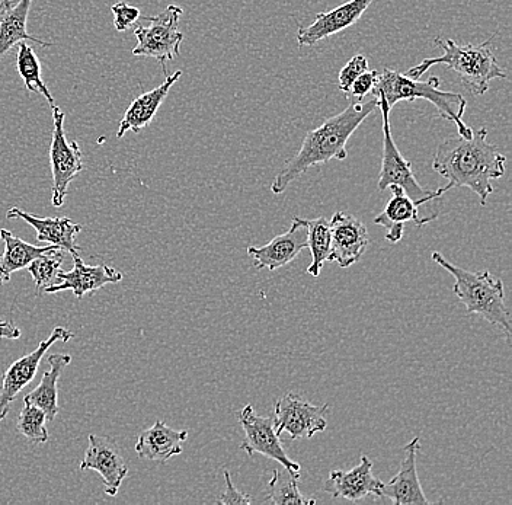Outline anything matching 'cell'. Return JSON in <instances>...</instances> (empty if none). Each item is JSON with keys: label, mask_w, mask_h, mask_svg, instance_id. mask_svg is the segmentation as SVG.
<instances>
[{"label": "cell", "mask_w": 512, "mask_h": 505, "mask_svg": "<svg viewBox=\"0 0 512 505\" xmlns=\"http://www.w3.org/2000/svg\"><path fill=\"white\" fill-rule=\"evenodd\" d=\"M12 2H14V0H0V18L5 14L6 9L12 5Z\"/></svg>", "instance_id": "obj_36"}, {"label": "cell", "mask_w": 512, "mask_h": 505, "mask_svg": "<svg viewBox=\"0 0 512 505\" xmlns=\"http://www.w3.org/2000/svg\"><path fill=\"white\" fill-rule=\"evenodd\" d=\"M377 99H379V110L382 111L383 117L382 169H380L377 190L386 191L392 185L399 187L418 207V220L415 225L422 228L440 217L441 209L438 200L450 190L447 185L437 188V190H428L419 184L414 171H412V163L406 161L405 156L400 153L399 147L393 140L390 108L387 107L383 98L377 97Z\"/></svg>", "instance_id": "obj_6"}, {"label": "cell", "mask_w": 512, "mask_h": 505, "mask_svg": "<svg viewBox=\"0 0 512 505\" xmlns=\"http://www.w3.org/2000/svg\"><path fill=\"white\" fill-rule=\"evenodd\" d=\"M368 70V59L364 54H355L350 62L347 63L344 67H342L341 72L338 75V88L339 91L345 92L348 94L350 91L352 83H354L355 79L358 76L363 75L364 72Z\"/></svg>", "instance_id": "obj_31"}, {"label": "cell", "mask_w": 512, "mask_h": 505, "mask_svg": "<svg viewBox=\"0 0 512 505\" xmlns=\"http://www.w3.org/2000/svg\"><path fill=\"white\" fill-rule=\"evenodd\" d=\"M111 11L114 14V27L117 31H126L133 27L142 15L139 8L128 5L126 2L115 3Z\"/></svg>", "instance_id": "obj_32"}, {"label": "cell", "mask_w": 512, "mask_h": 505, "mask_svg": "<svg viewBox=\"0 0 512 505\" xmlns=\"http://www.w3.org/2000/svg\"><path fill=\"white\" fill-rule=\"evenodd\" d=\"M6 217L25 220L37 232L40 244L56 245L62 251L78 254L80 246L76 245V236L82 230V225L73 223L69 217H37L19 207L8 210Z\"/></svg>", "instance_id": "obj_19"}, {"label": "cell", "mask_w": 512, "mask_h": 505, "mask_svg": "<svg viewBox=\"0 0 512 505\" xmlns=\"http://www.w3.org/2000/svg\"><path fill=\"white\" fill-rule=\"evenodd\" d=\"M182 14H184L182 8L169 5L156 17L146 18L149 24L139 25L134 30V35L139 41L133 49L134 56L152 57L158 60L163 67V72L166 73V63L172 62L181 54L184 34L179 31V19Z\"/></svg>", "instance_id": "obj_7"}, {"label": "cell", "mask_w": 512, "mask_h": 505, "mask_svg": "<svg viewBox=\"0 0 512 505\" xmlns=\"http://www.w3.org/2000/svg\"><path fill=\"white\" fill-rule=\"evenodd\" d=\"M72 363L69 354H51L48 357L50 370L41 377L40 385L25 395L24 402H30L46 414L48 423H53L59 414V380L63 370Z\"/></svg>", "instance_id": "obj_22"}, {"label": "cell", "mask_w": 512, "mask_h": 505, "mask_svg": "<svg viewBox=\"0 0 512 505\" xmlns=\"http://www.w3.org/2000/svg\"><path fill=\"white\" fill-rule=\"evenodd\" d=\"M482 44H457L450 38L435 37L434 44L443 50L438 57L422 60L419 65L411 67L406 76L419 79L432 66L444 65L450 67L463 79L464 85L476 97H482L489 91V83L494 79H507V73L499 66L495 57L494 38Z\"/></svg>", "instance_id": "obj_3"}, {"label": "cell", "mask_w": 512, "mask_h": 505, "mask_svg": "<svg viewBox=\"0 0 512 505\" xmlns=\"http://www.w3.org/2000/svg\"><path fill=\"white\" fill-rule=\"evenodd\" d=\"M64 260L63 252L51 251L41 255L37 260L28 265L32 280H34L37 296L46 292L48 287L57 286L62 283L60 273H62V264Z\"/></svg>", "instance_id": "obj_29"}, {"label": "cell", "mask_w": 512, "mask_h": 505, "mask_svg": "<svg viewBox=\"0 0 512 505\" xmlns=\"http://www.w3.org/2000/svg\"><path fill=\"white\" fill-rule=\"evenodd\" d=\"M302 476L294 475L288 472L286 468L277 469L272 475V479L265 488L264 503L274 505H312L316 504V500L304 498L299 489V481Z\"/></svg>", "instance_id": "obj_27"}, {"label": "cell", "mask_w": 512, "mask_h": 505, "mask_svg": "<svg viewBox=\"0 0 512 505\" xmlns=\"http://www.w3.org/2000/svg\"><path fill=\"white\" fill-rule=\"evenodd\" d=\"M432 261L454 277L453 293L463 303L469 315H479L489 324L498 326L511 341V312L505 303L501 278L489 271H467L447 260L440 252H432Z\"/></svg>", "instance_id": "obj_4"}, {"label": "cell", "mask_w": 512, "mask_h": 505, "mask_svg": "<svg viewBox=\"0 0 512 505\" xmlns=\"http://www.w3.org/2000/svg\"><path fill=\"white\" fill-rule=\"evenodd\" d=\"M393 196L382 213L374 217L373 222L387 230L386 241L398 244L405 233V223L418 220V207L399 187H389Z\"/></svg>", "instance_id": "obj_24"}, {"label": "cell", "mask_w": 512, "mask_h": 505, "mask_svg": "<svg viewBox=\"0 0 512 505\" xmlns=\"http://www.w3.org/2000/svg\"><path fill=\"white\" fill-rule=\"evenodd\" d=\"M371 3L373 0H350L332 11L320 12L316 15L313 24L300 28L297 33V43L300 47L315 46L325 38L342 33L357 24L358 19L366 14Z\"/></svg>", "instance_id": "obj_16"}, {"label": "cell", "mask_w": 512, "mask_h": 505, "mask_svg": "<svg viewBox=\"0 0 512 505\" xmlns=\"http://www.w3.org/2000/svg\"><path fill=\"white\" fill-rule=\"evenodd\" d=\"M73 257V270L69 273H60L62 283L57 286L48 287L46 292L48 294L64 292L70 290L75 293L78 299H83L86 294H94L107 284H117L123 281V274L115 268L108 267L107 264L101 265H86L78 254H72Z\"/></svg>", "instance_id": "obj_18"}, {"label": "cell", "mask_w": 512, "mask_h": 505, "mask_svg": "<svg viewBox=\"0 0 512 505\" xmlns=\"http://www.w3.org/2000/svg\"><path fill=\"white\" fill-rule=\"evenodd\" d=\"M382 485L383 482L374 476L373 462L370 457L363 455L360 463L351 471H342V469L331 471L323 489L331 494L332 498H342V500L357 503L371 495L379 497Z\"/></svg>", "instance_id": "obj_15"}, {"label": "cell", "mask_w": 512, "mask_h": 505, "mask_svg": "<svg viewBox=\"0 0 512 505\" xmlns=\"http://www.w3.org/2000/svg\"><path fill=\"white\" fill-rule=\"evenodd\" d=\"M505 162L504 153L488 142V130L483 127L473 131L472 139L456 136L444 140L435 150L432 169L448 180V190L469 188L486 206L495 191L492 180L504 177Z\"/></svg>", "instance_id": "obj_1"}, {"label": "cell", "mask_w": 512, "mask_h": 505, "mask_svg": "<svg viewBox=\"0 0 512 505\" xmlns=\"http://www.w3.org/2000/svg\"><path fill=\"white\" fill-rule=\"evenodd\" d=\"M440 86L441 81L437 76H431L428 81L421 82L419 79L409 78L405 73L386 67L382 73H379L373 92L376 98L380 97L386 101L390 111L400 101L412 102L416 99H425L434 105L441 118L456 124L459 136L472 139L473 129L463 121L467 99L457 92L443 91Z\"/></svg>", "instance_id": "obj_5"}, {"label": "cell", "mask_w": 512, "mask_h": 505, "mask_svg": "<svg viewBox=\"0 0 512 505\" xmlns=\"http://www.w3.org/2000/svg\"><path fill=\"white\" fill-rule=\"evenodd\" d=\"M47 417L43 409L35 407L30 402H24V409L19 414L16 430L32 444L47 443L48 430L46 427Z\"/></svg>", "instance_id": "obj_30"}, {"label": "cell", "mask_w": 512, "mask_h": 505, "mask_svg": "<svg viewBox=\"0 0 512 505\" xmlns=\"http://www.w3.org/2000/svg\"><path fill=\"white\" fill-rule=\"evenodd\" d=\"M0 239L5 242V252L0 255V286L11 280L15 271L24 270L32 261L51 251H59V246H35L16 238L9 230H0ZM62 251V249H60Z\"/></svg>", "instance_id": "obj_23"}, {"label": "cell", "mask_w": 512, "mask_h": 505, "mask_svg": "<svg viewBox=\"0 0 512 505\" xmlns=\"http://www.w3.org/2000/svg\"><path fill=\"white\" fill-rule=\"evenodd\" d=\"M379 108V99L374 98L366 104L355 102L341 113L323 121L318 129L309 131L304 137L302 147L296 156L284 165L271 185L272 194L278 196L287 190L291 182L306 174L310 168L332 159L345 161L348 156L347 145L355 130Z\"/></svg>", "instance_id": "obj_2"}, {"label": "cell", "mask_w": 512, "mask_h": 505, "mask_svg": "<svg viewBox=\"0 0 512 505\" xmlns=\"http://www.w3.org/2000/svg\"><path fill=\"white\" fill-rule=\"evenodd\" d=\"M329 405H313L297 393H288L275 402L274 428L278 436L290 434L291 440L312 439L328 428Z\"/></svg>", "instance_id": "obj_10"}, {"label": "cell", "mask_w": 512, "mask_h": 505, "mask_svg": "<svg viewBox=\"0 0 512 505\" xmlns=\"http://www.w3.org/2000/svg\"><path fill=\"white\" fill-rule=\"evenodd\" d=\"M307 226V248L312 254V264L307 268V274L319 277L325 262H329L331 255V228L326 217L316 219H303Z\"/></svg>", "instance_id": "obj_26"}, {"label": "cell", "mask_w": 512, "mask_h": 505, "mask_svg": "<svg viewBox=\"0 0 512 505\" xmlns=\"http://www.w3.org/2000/svg\"><path fill=\"white\" fill-rule=\"evenodd\" d=\"M419 449H421L419 437H414L406 444L403 449L405 457L400 463L399 472L387 484L383 482L382 488H380V498H387L395 505L430 504L418 478L416 457H418Z\"/></svg>", "instance_id": "obj_17"}, {"label": "cell", "mask_w": 512, "mask_h": 505, "mask_svg": "<svg viewBox=\"0 0 512 505\" xmlns=\"http://www.w3.org/2000/svg\"><path fill=\"white\" fill-rule=\"evenodd\" d=\"M239 424L245 433V440L240 444V449L245 450L246 455L268 457L280 463L288 472L302 476V466L287 455L280 436L275 431L272 418L261 417L256 414L252 405H246L240 409Z\"/></svg>", "instance_id": "obj_8"}, {"label": "cell", "mask_w": 512, "mask_h": 505, "mask_svg": "<svg viewBox=\"0 0 512 505\" xmlns=\"http://www.w3.org/2000/svg\"><path fill=\"white\" fill-rule=\"evenodd\" d=\"M377 78H379V72L368 69L367 72H364L363 75L355 79L354 83L351 85L350 91H348V95L352 98L360 99L361 101V99L366 98L368 94L374 91Z\"/></svg>", "instance_id": "obj_33"}, {"label": "cell", "mask_w": 512, "mask_h": 505, "mask_svg": "<svg viewBox=\"0 0 512 505\" xmlns=\"http://www.w3.org/2000/svg\"><path fill=\"white\" fill-rule=\"evenodd\" d=\"M16 69L19 75L24 79L25 88L35 94L43 95L47 99L50 107H54V98L50 89L47 88L43 78H41V63L32 47L25 44L24 41L18 44V56H16Z\"/></svg>", "instance_id": "obj_28"}, {"label": "cell", "mask_w": 512, "mask_h": 505, "mask_svg": "<svg viewBox=\"0 0 512 505\" xmlns=\"http://www.w3.org/2000/svg\"><path fill=\"white\" fill-rule=\"evenodd\" d=\"M181 76V70H176L172 75L166 76V81L158 88L144 92L140 97L134 99L130 107L127 108L123 120H121L120 129L117 131L118 139H121L127 131L140 133V131L149 127L159 108L162 107L163 101L168 97L172 86L179 81Z\"/></svg>", "instance_id": "obj_20"}, {"label": "cell", "mask_w": 512, "mask_h": 505, "mask_svg": "<svg viewBox=\"0 0 512 505\" xmlns=\"http://www.w3.org/2000/svg\"><path fill=\"white\" fill-rule=\"evenodd\" d=\"M22 332L12 321H6V319H0V338H6V340H18L21 338Z\"/></svg>", "instance_id": "obj_35"}, {"label": "cell", "mask_w": 512, "mask_h": 505, "mask_svg": "<svg viewBox=\"0 0 512 505\" xmlns=\"http://www.w3.org/2000/svg\"><path fill=\"white\" fill-rule=\"evenodd\" d=\"M0 255H2V254H0Z\"/></svg>", "instance_id": "obj_37"}, {"label": "cell", "mask_w": 512, "mask_h": 505, "mask_svg": "<svg viewBox=\"0 0 512 505\" xmlns=\"http://www.w3.org/2000/svg\"><path fill=\"white\" fill-rule=\"evenodd\" d=\"M224 482H226V489L222 495H220L219 500H217V504L222 505H249L252 504V498L248 497V495L240 492L238 488L233 485L232 476H230L229 471H224Z\"/></svg>", "instance_id": "obj_34"}, {"label": "cell", "mask_w": 512, "mask_h": 505, "mask_svg": "<svg viewBox=\"0 0 512 505\" xmlns=\"http://www.w3.org/2000/svg\"><path fill=\"white\" fill-rule=\"evenodd\" d=\"M53 113V139L50 146L51 174H53V197L51 204L62 207L70 182L83 171L82 152L76 142H69L64 133V115L57 105L51 107Z\"/></svg>", "instance_id": "obj_9"}, {"label": "cell", "mask_w": 512, "mask_h": 505, "mask_svg": "<svg viewBox=\"0 0 512 505\" xmlns=\"http://www.w3.org/2000/svg\"><path fill=\"white\" fill-rule=\"evenodd\" d=\"M331 255L329 262L348 268L361 260L370 245L366 225L347 212H338L329 220Z\"/></svg>", "instance_id": "obj_14"}, {"label": "cell", "mask_w": 512, "mask_h": 505, "mask_svg": "<svg viewBox=\"0 0 512 505\" xmlns=\"http://www.w3.org/2000/svg\"><path fill=\"white\" fill-rule=\"evenodd\" d=\"M31 3L32 0H18V3L9 6L0 18V60L22 41L31 40L41 47H53V44L27 33Z\"/></svg>", "instance_id": "obj_25"}, {"label": "cell", "mask_w": 512, "mask_h": 505, "mask_svg": "<svg viewBox=\"0 0 512 505\" xmlns=\"http://www.w3.org/2000/svg\"><path fill=\"white\" fill-rule=\"evenodd\" d=\"M307 248V226L302 217L296 216L293 225L283 235L275 236L264 246H248L246 252L254 260L256 270L274 273L278 268L291 264Z\"/></svg>", "instance_id": "obj_13"}, {"label": "cell", "mask_w": 512, "mask_h": 505, "mask_svg": "<svg viewBox=\"0 0 512 505\" xmlns=\"http://www.w3.org/2000/svg\"><path fill=\"white\" fill-rule=\"evenodd\" d=\"M188 431H176L163 421H156L152 428L140 433L136 443V453L140 459L165 463L184 452Z\"/></svg>", "instance_id": "obj_21"}, {"label": "cell", "mask_w": 512, "mask_h": 505, "mask_svg": "<svg viewBox=\"0 0 512 505\" xmlns=\"http://www.w3.org/2000/svg\"><path fill=\"white\" fill-rule=\"evenodd\" d=\"M80 471H95L104 479L105 494L117 495L126 479L128 468L120 447L110 437L89 436V447L79 466Z\"/></svg>", "instance_id": "obj_12"}, {"label": "cell", "mask_w": 512, "mask_h": 505, "mask_svg": "<svg viewBox=\"0 0 512 505\" xmlns=\"http://www.w3.org/2000/svg\"><path fill=\"white\" fill-rule=\"evenodd\" d=\"M75 338V334L70 332L69 329L63 326H56L51 332L50 337L46 341H41L37 350L32 351L31 354L21 357L16 360L2 376V386H0V421L8 417L11 405L16 401V396L19 392L30 385L37 375L38 367L44 359V354L50 350L51 345L59 343H69L70 340Z\"/></svg>", "instance_id": "obj_11"}]
</instances>
